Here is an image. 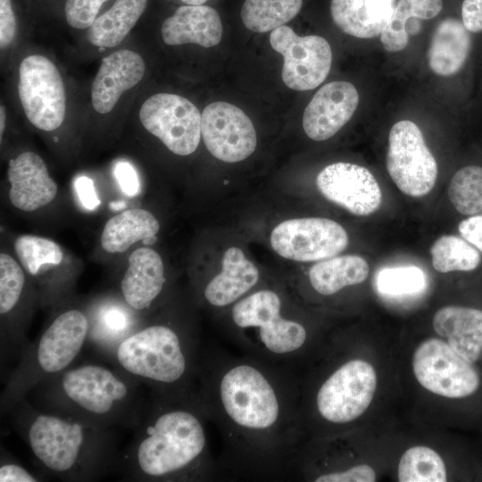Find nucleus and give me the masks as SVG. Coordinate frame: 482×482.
<instances>
[{"instance_id":"c9c22d12","label":"nucleus","mask_w":482,"mask_h":482,"mask_svg":"<svg viewBox=\"0 0 482 482\" xmlns=\"http://www.w3.org/2000/svg\"><path fill=\"white\" fill-rule=\"evenodd\" d=\"M26 278L24 268L12 256L0 254V314L10 315L21 302Z\"/></svg>"},{"instance_id":"f3484780","label":"nucleus","mask_w":482,"mask_h":482,"mask_svg":"<svg viewBox=\"0 0 482 482\" xmlns=\"http://www.w3.org/2000/svg\"><path fill=\"white\" fill-rule=\"evenodd\" d=\"M359 103L356 87L347 81L324 85L313 96L303 116V128L312 140L333 137L352 118Z\"/></svg>"},{"instance_id":"6ab92c4d","label":"nucleus","mask_w":482,"mask_h":482,"mask_svg":"<svg viewBox=\"0 0 482 482\" xmlns=\"http://www.w3.org/2000/svg\"><path fill=\"white\" fill-rule=\"evenodd\" d=\"M7 178L9 200L22 212H35L49 204L58 192L45 161L32 151L22 152L9 161Z\"/></svg>"},{"instance_id":"473e14b6","label":"nucleus","mask_w":482,"mask_h":482,"mask_svg":"<svg viewBox=\"0 0 482 482\" xmlns=\"http://www.w3.org/2000/svg\"><path fill=\"white\" fill-rule=\"evenodd\" d=\"M448 196L459 213H482V166L468 165L458 170L449 183Z\"/></svg>"},{"instance_id":"5701e85b","label":"nucleus","mask_w":482,"mask_h":482,"mask_svg":"<svg viewBox=\"0 0 482 482\" xmlns=\"http://www.w3.org/2000/svg\"><path fill=\"white\" fill-rule=\"evenodd\" d=\"M433 328L449 346L470 362L482 353V310L449 305L439 309L433 318Z\"/></svg>"},{"instance_id":"7c9ffc66","label":"nucleus","mask_w":482,"mask_h":482,"mask_svg":"<svg viewBox=\"0 0 482 482\" xmlns=\"http://www.w3.org/2000/svg\"><path fill=\"white\" fill-rule=\"evenodd\" d=\"M432 265L441 273L472 271L481 262V253L461 237L444 235L430 247Z\"/></svg>"},{"instance_id":"79ce46f5","label":"nucleus","mask_w":482,"mask_h":482,"mask_svg":"<svg viewBox=\"0 0 482 482\" xmlns=\"http://www.w3.org/2000/svg\"><path fill=\"white\" fill-rule=\"evenodd\" d=\"M461 237L482 253V213L468 216L458 224Z\"/></svg>"},{"instance_id":"4468645a","label":"nucleus","mask_w":482,"mask_h":482,"mask_svg":"<svg viewBox=\"0 0 482 482\" xmlns=\"http://www.w3.org/2000/svg\"><path fill=\"white\" fill-rule=\"evenodd\" d=\"M270 44L284 58L282 79L289 88L310 90L326 79L332 63V51L324 37H300L283 25L272 30Z\"/></svg>"},{"instance_id":"ddd939ff","label":"nucleus","mask_w":482,"mask_h":482,"mask_svg":"<svg viewBox=\"0 0 482 482\" xmlns=\"http://www.w3.org/2000/svg\"><path fill=\"white\" fill-rule=\"evenodd\" d=\"M270 245L281 257L297 262L325 260L348 245V235L337 222L325 218L282 221L271 231Z\"/></svg>"},{"instance_id":"2eb2a0df","label":"nucleus","mask_w":482,"mask_h":482,"mask_svg":"<svg viewBox=\"0 0 482 482\" xmlns=\"http://www.w3.org/2000/svg\"><path fill=\"white\" fill-rule=\"evenodd\" d=\"M201 133L210 154L226 162L243 161L256 147L251 120L241 109L226 102H214L204 108Z\"/></svg>"},{"instance_id":"c756f323","label":"nucleus","mask_w":482,"mask_h":482,"mask_svg":"<svg viewBox=\"0 0 482 482\" xmlns=\"http://www.w3.org/2000/svg\"><path fill=\"white\" fill-rule=\"evenodd\" d=\"M303 0H245L241 9L244 25L263 33L283 26L300 12Z\"/></svg>"},{"instance_id":"20e7f679","label":"nucleus","mask_w":482,"mask_h":482,"mask_svg":"<svg viewBox=\"0 0 482 482\" xmlns=\"http://www.w3.org/2000/svg\"><path fill=\"white\" fill-rule=\"evenodd\" d=\"M120 370L87 363L66 370L39 385L55 412L102 428L137 427L146 403L139 399L136 378Z\"/></svg>"},{"instance_id":"f704fd0d","label":"nucleus","mask_w":482,"mask_h":482,"mask_svg":"<svg viewBox=\"0 0 482 482\" xmlns=\"http://www.w3.org/2000/svg\"><path fill=\"white\" fill-rule=\"evenodd\" d=\"M427 284L424 271L414 265L386 267L376 276L379 293L390 296L413 295L420 292Z\"/></svg>"},{"instance_id":"f257e3e1","label":"nucleus","mask_w":482,"mask_h":482,"mask_svg":"<svg viewBox=\"0 0 482 482\" xmlns=\"http://www.w3.org/2000/svg\"><path fill=\"white\" fill-rule=\"evenodd\" d=\"M197 396L220 435V478H292L305 436L296 372L209 346L203 353Z\"/></svg>"},{"instance_id":"f8f14e48","label":"nucleus","mask_w":482,"mask_h":482,"mask_svg":"<svg viewBox=\"0 0 482 482\" xmlns=\"http://www.w3.org/2000/svg\"><path fill=\"white\" fill-rule=\"evenodd\" d=\"M412 369L424 388L446 398L467 397L478 390L480 383L472 363L437 338L420 344L413 354Z\"/></svg>"},{"instance_id":"7ed1b4c3","label":"nucleus","mask_w":482,"mask_h":482,"mask_svg":"<svg viewBox=\"0 0 482 482\" xmlns=\"http://www.w3.org/2000/svg\"><path fill=\"white\" fill-rule=\"evenodd\" d=\"M204 345L191 331L168 323L146 325L114 350L121 370L151 386L159 396L197 395Z\"/></svg>"},{"instance_id":"9b49d317","label":"nucleus","mask_w":482,"mask_h":482,"mask_svg":"<svg viewBox=\"0 0 482 482\" xmlns=\"http://www.w3.org/2000/svg\"><path fill=\"white\" fill-rule=\"evenodd\" d=\"M138 118L147 132L177 155H189L199 145L202 114L186 97L170 93L154 94L141 104Z\"/></svg>"},{"instance_id":"0eeeda50","label":"nucleus","mask_w":482,"mask_h":482,"mask_svg":"<svg viewBox=\"0 0 482 482\" xmlns=\"http://www.w3.org/2000/svg\"><path fill=\"white\" fill-rule=\"evenodd\" d=\"M377 388L373 366L362 359L339 363L312 386L301 389L303 428L316 423L343 427L359 419L369 408ZM313 427V426H312Z\"/></svg>"},{"instance_id":"1a4fd4ad","label":"nucleus","mask_w":482,"mask_h":482,"mask_svg":"<svg viewBox=\"0 0 482 482\" xmlns=\"http://www.w3.org/2000/svg\"><path fill=\"white\" fill-rule=\"evenodd\" d=\"M18 96L24 114L38 130L52 132L66 117L67 95L62 77L46 56H25L18 70Z\"/></svg>"},{"instance_id":"49530a36","label":"nucleus","mask_w":482,"mask_h":482,"mask_svg":"<svg viewBox=\"0 0 482 482\" xmlns=\"http://www.w3.org/2000/svg\"><path fill=\"white\" fill-rule=\"evenodd\" d=\"M5 122H6V112L5 107L2 104L0 105V137H1V142L3 141V136L5 129Z\"/></svg>"},{"instance_id":"9d476101","label":"nucleus","mask_w":482,"mask_h":482,"mask_svg":"<svg viewBox=\"0 0 482 482\" xmlns=\"http://www.w3.org/2000/svg\"><path fill=\"white\" fill-rule=\"evenodd\" d=\"M386 169L396 187L409 196H423L434 187L437 178L436 161L414 122L403 120L392 126Z\"/></svg>"},{"instance_id":"c85d7f7f","label":"nucleus","mask_w":482,"mask_h":482,"mask_svg":"<svg viewBox=\"0 0 482 482\" xmlns=\"http://www.w3.org/2000/svg\"><path fill=\"white\" fill-rule=\"evenodd\" d=\"M443 8V0H399L390 22L380 35V41L388 52L404 49L411 35L420 30L421 20L435 18Z\"/></svg>"},{"instance_id":"aec40b11","label":"nucleus","mask_w":482,"mask_h":482,"mask_svg":"<svg viewBox=\"0 0 482 482\" xmlns=\"http://www.w3.org/2000/svg\"><path fill=\"white\" fill-rule=\"evenodd\" d=\"M166 277L160 254L150 247L134 250L120 281L122 297L129 307L144 312L161 295Z\"/></svg>"},{"instance_id":"de8ad7c7","label":"nucleus","mask_w":482,"mask_h":482,"mask_svg":"<svg viewBox=\"0 0 482 482\" xmlns=\"http://www.w3.org/2000/svg\"><path fill=\"white\" fill-rule=\"evenodd\" d=\"M180 1L188 5H201V4H204L207 0H180Z\"/></svg>"},{"instance_id":"37998d69","label":"nucleus","mask_w":482,"mask_h":482,"mask_svg":"<svg viewBox=\"0 0 482 482\" xmlns=\"http://www.w3.org/2000/svg\"><path fill=\"white\" fill-rule=\"evenodd\" d=\"M461 21L470 33L482 31V0H463Z\"/></svg>"},{"instance_id":"f03ea898","label":"nucleus","mask_w":482,"mask_h":482,"mask_svg":"<svg viewBox=\"0 0 482 482\" xmlns=\"http://www.w3.org/2000/svg\"><path fill=\"white\" fill-rule=\"evenodd\" d=\"M197 396H159L146 405L129 452L132 470L149 481L220 479Z\"/></svg>"},{"instance_id":"bb28decb","label":"nucleus","mask_w":482,"mask_h":482,"mask_svg":"<svg viewBox=\"0 0 482 482\" xmlns=\"http://www.w3.org/2000/svg\"><path fill=\"white\" fill-rule=\"evenodd\" d=\"M147 6V0H115L87 29L88 42L98 48L121 44Z\"/></svg>"},{"instance_id":"c03bdc74","label":"nucleus","mask_w":482,"mask_h":482,"mask_svg":"<svg viewBox=\"0 0 482 482\" xmlns=\"http://www.w3.org/2000/svg\"><path fill=\"white\" fill-rule=\"evenodd\" d=\"M74 187L80 203L87 210H95L100 204V200L91 179L86 176L78 177Z\"/></svg>"},{"instance_id":"b1692460","label":"nucleus","mask_w":482,"mask_h":482,"mask_svg":"<svg viewBox=\"0 0 482 482\" xmlns=\"http://www.w3.org/2000/svg\"><path fill=\"white\" fill-rule=\"evenodd\" d=\"M396 0H331L330 12L336 25L345 34L371 38L386 28Z\"/></svg>"},{"instance_id":"412c9836","label":"nucleus","mask_w":482,"mask_h":482,"mask_svg":"<svg viewBox=\"0 0 482 482\" xmlns=\"http://www.w3.org/2000/svg\"><path fill=\"white\" fill-rule=\"evenodd\" d=\"M221 262L220 272L212 278L203 289L206 303L216 309L232 306L248 295L260 278L257 267L238 247H229Z\"/></svg>"},{"instance_id":"58836bf2","label":"nucleus","mask_w":482,"mask_h":482,"mask_svg":"<svg viewBox=\"0 0 482 482\" xmlns=\"http://www.w3.org/2000/svg\"><path fill=\"white\" fill-rule=\"evenodd\" d=\"M375 470L367 464H358L338 472L319 477L315 482H374Z\"/></svg>"},{"instance_id":"dca6fc26","label":"nucleus","mask_w":482,"mask_h":482,"mask_svg":"<svg viewBox=\"0 0 482 482\" xmlns=\"http://www.w3.org/2000/svg\"><path fill=\"white\" fill-rule=\"evenodd\" d=\"M316 184L328 200L357 216L372 214L382 202V192L375 177L358 164H329L318 174Z\"/></svg>"},{"instance_id":"4c0bfd02","label":"nucleus","mask_w":482,"mask_h":482,"mask_svg":"<svg viewBox=\"0 0 482 482\" xmlns=\"http://www.w3.org/2000/svg\"><path fill=\"white\" fill-rule=\"evenodd\" d=\"M107 0H66L64 14L67 23L76 29H88L97 18Z\"/></svg>"},{"instance_id":"423d86ee","label":"nucleus","mask_w":482,"mask_h":482,"mask_svg":"<svg viewBox=\"0 0 482 482\" xmlns=\"http://www.w3.org/2000/svg\"><path fill=\"white\" fill-rule=\"evenodd\" d=\"M22 422L26 441L37 461L64 478H90L112 460V442L107 428L59 412L29 409Z\"/></svg>"},{"instance_id":"a211bd4d","label":"nucleus","mask_w":482,"mask_h":482,"mask_svg":"<svg viewBox=\"0 0 482 482\" xmlns=\"http://www.w3.org/2000/svg\"><path fill=\"white\" fill-rule=\"evenodd\" d=\"M145 69L143 57L129 48L103 58L90 89L94 111L102 115L112 112L121 96L141 82Z\"/></svg>"},{"instance_id":"a878e982","label":"nucleus","mask_w":482,"mask_h":482,"mask_svg":"<svg viewBox=\"0 0 482 482\" xmlns=\"http://www.w3.org/2000/svg\"><path fill=\"white\" fill-rule=\"evenodd\" d=\"M159 229L158 220L149 211L128 209L107 220L100 238L101 246L108 253H121L139 241L153 244Z\"/></svg>"},{"instance_id":"a18cd8bd","label":"nucleus","mask_w":482,"mask_h":482,"mask_svg":"<svg viewBox=\"0 0 482 482\" xmlns=\"http://www.w3.org/2000/svg\"><path fill=\"white\" fill-rule=\"evenodd\" d=\"M1 482H35L38 478L20 464L8 462L0 467Z\"/></svg>"},{"instance_id":"393cba45","label":"nucleus","mask_w":482,"mask_h":482,"mask_svg":"<svg viewBox=\"0 0 482 482\" xmlns=\"http://www.w3.org/2000/svg\"><path fill=\"white\" fill-rule=\"evenodd\" d=\"M470 32L462 21L448 17L436 26L428 51V62L438 76L449 77L464 66L471 50Z\"/></svg>"},{"instance_id":"ea45409f","label":"nucleus","mask_w":482,"mask_h":482,"mask_svg":"<svg viewBox=\"0 0 482 482\" xmlns=\"http://www.w3.org/2000/svg\"><path fill=\"white\" fill-rule=\"evenodd\" d=\"M17 35V20L11 0H0V46L9 47Z\"/></svg>"},{"instance_id":"e433bc0d","label":"nucleus","mask_w":482,"mask_h":482,"mask_svg":"<svg viewBox=\"0 0 482 482\" xmlns=\"http://www.w3.org/2000/svg\"><path fill=\"white\" fill-rule=\"evenodd\" d=\"M131 321L126 312L115 306L103 310L99 316L97 329L95 331L96 344L115 348L130 332Z\"/></svg>"},{"instance_id":"72a5a7b5","label":"nucleus","mask_w":482,"mask_h":482,"mask_svg":"<svg viewBox=\"0 0 482 482\" xmlns=\"http://www.w3.org/2000/svg\"><path fill=\"white\" fill-rule=\"evenodd\" d=\"M16 255L24 270L36 276L46 266H54L62 262L63 253L61 246L52 239L21 235L14 242Z\"/></svg>"},{"instance_id":"cd10ccee","label":"nucleus","mask_w":482,"mask_h":482,"mask_svg":"<svg viewBox=\"0 0 482 482\" xmlns=\"http://www.w3.org/2000/svg\"><path fill=\"white\" fill-rule=\"evenodd\" d=\"M370 268L358 255H344L325 259L309 270V282L320 295L330 296L342 289L365 281Z\"/></svg>"},{"instance_id":"2f4dec72","label":"nucleus","mask_w":482,"mask_h":482,"mask_svg":"<svg viewBox=\"0 0 482 482\" xmlns=\"http://www.w3.org/2000/svg\"><path fill=\"white\" fill-rule=\"evenodd\" d=\"M400 482H445L446 468L441 456L433 449L418 445L407 449L398 465Z\"/></svg>"},{"instance_id":"4be33fe9","label":"nucleus","mask_w":482,"mask_h":482,"mask_svg":"<svg viewBox=\"0 0 482 482\" xmlns=\"http://www.w3.org/2000/svg\"><path fill=\"white\" fill-rule=\"evenodd\" d=\"M161 35L169 46L196 44L212 47L221 39L222 24L215 9L204 4H187L164 20Z\"/></svg>"},{"instance_id":"a19ab883","label":"nucleus","mask_w":482,"mask_h":482,"mask_svg":"<svg viewBox=\"0 0 482 482\" xmlns=\"http://www.w3.org/2000/svg\"><path fill=\"white\" fill-rule=\"evenodd\" d=\"M116 180L124 194L134 196L138 194L140 185L137 173L128 162H119L114 169Z\"/></svg>"},{"instance_id":"39448f33","label":"nucleus","mask_w":482,"mask_h":482,"mask_svg":"<svg viewBox=\"0 0 482 482\" xmlns=\"http://www.w3.org/2000/svg\"><path fill=\"white\" fill-rule=\"evenodd\" d=\"M284 307L276 290L246 295L230 307L229 342L243 354L296 372L312 343L311 334Z\"/></svg>"},{"instance_id":"6e6552de","label":"nucleus","mask_w":482,"mask_h":482,"mask_svg":"<svg viewBox=\"0 0 482 482\" xmlns=\"http://www.w3.org/2000/svg\"><path fill=\"white\" fill-rule=\"evenodd\" d=\"M89 320L79 309L59 313L29 349L10 378L4 396L12 407L32 387L68 369L80 353L88 335Z\"/></svg>"}]
</instances>
